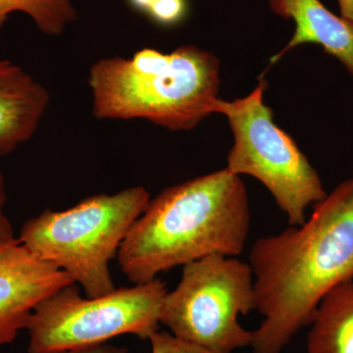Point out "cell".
<instances>
[{
  "mask_svg": "<svg viewBox=\"0 0 353 353\" xmlns=\"http://www.w3.org/2000/svg\"><path fill=\"white\" fill-rule=\"evenodd\" d=\"M185 12V0H157L146 14L159 24L173 25L180 22Z\"/></svg>",
  "mask_w": 353,
  "mask_h": 353,
  "instance_id": "5bb4252c",
  "label": "cell"
},
{
  "mask_svg": "<svg viewBox=\"0 0 353 353\" xmlns=\"http://www.w3.org/2000/svg\"><path fill=\"white\" fill-rule=\"evenodd\" d=\"M341 17L353 25V0H338Z\"/></svg>",
  "mask_w": 353,
  "mask_h": 353,
  "instance_id": "ac0fdd59",
  "label": "cell"
},
{
  "mask_svg": "<svg viewBox=\"0 0 353 353\" xmlns=\"http://www.w3.org/2000/svg\"><path fill=\"white\" fill-rule=\"evenodd\" d=\"M92 111L101 120L145 119L189 131L217 111L219 60L194 46L101 58L90 67Z\"/></svg>",
  "mask_w": 353,
  "mask_h": 353,
  "instance_id": "3957f363",
  "label": "cell"
},
{
  "mask_svg": "<svg viewBox=\"0 0 353 353\" xmlns=\"http://www.w3.org/2000/svg\"><path fill=\"white\" fill-rule=\"evenodd\" d=\"M130 2V4L137 10L141 11L143 13H148V10L153 6H154L155 2L157 0H128Z\"/></svg>",
  "mask_w": 353,
  "mask_h": 353,
  "instance_id": "d6986e66",
  "label": "cell"
},
{
  "mask_svg": "<svg viewBox=\"0 0 353 353\" xmlns=\"http://www.w3.org/2000/svg\"><path fill=\"white\" fill-rule=\"evenodd\" d=\"M75 284L69 275L19 241L0 250V318L22 331L44 299Z\"/></svg>",
  "mask_w": 353,
  "mask_h": 353,
  "instance_id": "ba28073f",
  "label": "cell"
},
{
  "mask_svg": "<svg viewBox=\"0 0 353 353\" xmlns=\"http://www.w3.org/2000/svg\"><path fill=\"white\" fill-rule=\"evenodd\" d=\"M308 353H353V278L322 299L310 324Z\"/></svg>",
  "mask_w": 353,
  "mask_h": 353,
  "instance_id": "8fae6325",
  "label": "cell"
},
{
  "mask_svg": "<svg viewBox=\"0 0 353 353\" xmlns=\"http://www.w3.org/2000/svg\"><path fill=\"white\" fill-rule=\"evenodd\" d=\"M166 284L154 279L97 297L81 296L76 284L44 299L28 321L29 353H53L101 345L121 336L148 340L160 324Z\"/></svg>",
  "mask_w": 353,
  "mask_h": 353,
  "instance_id": "8992f818",
  "label": "cell"
},
{
  "mask_svg": "<svg viewBox=\"0 0 353 353\" xmlns=\"http://www.w3.org/2000/svg\"><path fill=\"white\" fill-rule=\"evenodd\" d=\"M250 229L248 192L226 169L162 190L121 245V271L134 285L210 255L236 257Z\"/></svg>",
  "mask_w": 353,
  "mask_h": 353,
  "instance_id": "7a4b0ae2",
  "label": "cell"
},
{
  "mask_svg": "<svg viewBox=\"0 0 353 353\" xmlns=\"http://www.w3.org/2000/svg\"><path fill=\"white\" fill-rule=\"evenodd\" d=\"M53 353H128V350L127 348L125 347H115V345L101 343V345L74 348V350H63V352Z\"/></svg>",
  "mask_w": 353,
  "mask_h": 353,
  "instance_id": "2e32d148",
  "label": "cell"
},
{
  "mask_svg": "<svg viewBox=\"0 0 353 353\" xmlns=\"http://www.w3.org/2000/svg\"><path fill=\"white\" fill-rule=\"evenodd\" d=\"M20 332L19 329L16 328L10 323L4 321L0 318V347L12 343Z\"/></svg>",
  "mask_w": 353,
  "mask_h": 353,
  "instance_id": "e0dca14e",
  "label": "cell"
},
{
  "mask_svg": "<svg viewBox=\"0 0 353 353\" xmlns=\"http://www.w3.org/2000/svg\"><path fill=\"white\" fill-rule=\"evenodd\" d=\"M256 310L252 267L233 256L210 255L183 266L165 294L160 324L171 334L215 353L250 347L252 332L239 316Z\"/></svg>",
  "mask_w": 353,
  "mask_h": 353,
  "instance_id": "52a82bcc",
  "label": "cell"
},
{
  "mask_svg": "<svg viewBox=\"0 0 353 353\" xmlns=\"http://www.w3.org/2000/svg\"><path fill=\"white\" fill-rule=\"evenodd\" d=\"M13 12L27 14L44 34H60L77 18L70 0H0V32Z\"/></svg>",
  "mask_w": 353,
  "mask_h": 353,
  "instance_id": "7c38bea8",
  "label": "cell"
},
{
  "mask_svg": "<svg viewBox=\"0 0 353 353\" xmlns=\"http://www.w3.org/2000/svg\"><path fill=\"white\" fill-rule=\"evenodd\" d=\"M7 201L6 178L0 171V250L17 243L12 225L6 214Z\"/></svg>",
  "mask_w": 353,
  "mask_h": 353,
  "instance_id": "9a60e30c",
  "label": "cell"
},
{
  "mask_svg": "<svg viewBox=\"0 0 353 353\" xmlns=\"http://www.w3.org/2000/svg\"><path fill=\"white\" fill-rule=\"evenodd\" d=\"M50 102L48 88L19 65L0 59V157L34 136Z\"/></svg>",
  "mask_w": 353,
  "mask_h": 353,
  "instance_id": "9c48e42d",
  "label": "cell"
},
{
  "mask_svg": "<svg viewBox=\"0 0 353 353\" xmlns=\"http://www.w3.org/2000/svg\"><path fill=\"white\" fill-rule=\"evenodd\" d=\"M148 340L152 345V353H215L168 332H154Z\"/></svg>",
  "mask_w": 353,
  "mask_h": 353,
  "instance_id": "4fadbf2b",
  "label": "cell"
},
{
  "mask_svg": "<svg viewBox=\"0 0 353 353\" xmlns=\"http://www.w3.org/2000/svg\"><path fill=\"white\" fill-rule=\"evenodd\" d=\"M265 88L260 81L245 97L218 103L216 113L226 116L234 134L225 169L260 181L287 215L290 226H301L307 208L323 201L327 192L307 157L274 123L273 113L263 102Z\"/></svg>",
  "mask_w": 353,
  "mask_h": 353,
  "instance_id": "5b68a950",
  "label": "cell"
},
{
  "mask_svg": "<svg viewBox=\"0 0 353 353\" xmlns=\"http://www.w3.org/2000/svg\"><path fill=\"white\" fill-rule=\"evenodd\" d=\"M269 3L274 13L296 23L294 36L272 58V63L292 48L312 43L340 60L353 76V25L334 15L320 0H269Z\"/></svg>",
  "mask_w": 353,
  "mask_h": 353,
  "instance_id": "30bf717a",
  "label": "cell"
},
{
  "mask_svg": "<svg viewBox=\"0 0 353 353\" xmlns=\"http://www.w3.org/2000/svg\"><path fill=\"white\" fill-rule=\"evenodd\" d=\"M248 264L256 310L253 353H281L310 326L324 296L353 278V179L313 206L301 226L255 241Z\"/></svg>",
  "mask_w": 353,
  "mask_h": 353,
  "instance_id": "6da1fadb",
  "label": "cell"
},
{
  "mask_svg": "<svg viewBox=\"0 0 353 353\" xmlns=\"http://www.w3.org/2000/svg\"><path fill=\"white\" fill-rule=\"evenodd\" d=\"M150 201L138 185L87 197L66 210L46 209L26 221L18 240L69 275L85 296H104L116 289L110 262Z\"/></svg>",
  "mask_w": 353,
  "mask_h": 353,
  "instance_id": "277c9868",
  "label": "cell"
}]
</instances>
